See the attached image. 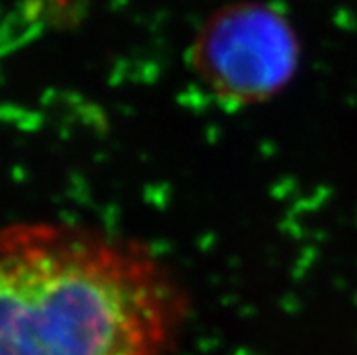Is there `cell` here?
<instances>
[{
  "instance_id": "cell-1",
  "label": "cell",
  "mask_w": 357,
  "mask_h": 355,
  "mask_svg": "<svg viewBox=\"0 0 357 355\" xmlns=\"http://www.w3.org/2000/svg\"><path fill=\"white\" fill-rule=\"evenodd\" d=\"M185 315L142 243L68 221L0 229V355H169Z\"/></svg>"
},
{
  "instance_id": "cell-2",
  "label": "cell",
  "mask_w": 357,
  "mask_h": 355,
  "mask_svg": "<svg viewBox=\"0 0 357 355\" xmlns=\"http://www.w3.org/2000/svg\"><path fill=\"white\" fill-rule=\"evenodd\" d=\"M296 31L280 11L259 2L216 9L192 47L198 77L234 104H256L283 89L298 66Z\"/></svg>"
}]
</instances>
